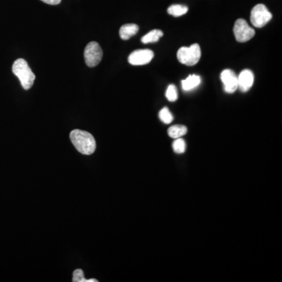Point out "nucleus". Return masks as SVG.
<instances>
[{
  "label": "nucleus",
  "instance_id": "1a4fd4ad",
  "mask_svg": "<svg viewBox=\"0 0 282 282\" xmlns=\"http://www.w3.org/2000/svg\"><path fill=\"white\" fill-rule=\"evenodd\" d=\"M237 82H238V88L241 92H247L253 85V73L250 70H243L240 73L239 76H237Z\"/></svg>",
  "mask_w": 282,
  "mask_h": 282
},
{
  "label": "nucleus",
  "instance_id": "9d476101",
  "mask_svg": "<svg viewBox=\"0 0 282 282\" xmlns=\"http://www.w3.org/2000/svg\"><path fill=\"white\" fill-rule=\"evenodd\" d=\"M139 31V27L135 24H127L121 27L119 35L123 40H128L131 37L135 35Z\"/></svg>",
  "mask_w": 282,
  "mask_h": 282
},
{
  "label": "nucleus",
  "instance_id": "6e6552de",
  "mask_svg": "<svg viewBox=\"0 0 282 282\" xmlns=\"http://www.w3.org/2000/svg\"><path fill=\"white\" fill-rule=\"evenodd\" d=\"M220 78L224 86V91L227 94H234L238 89L237 76L232 70H223L221 72Z\"/></svg>",
  "mask_w": 282,
  "mask_h": 282
},
{
  "label": "nucleus",
  "instance_id": "f03ea898",
  "mask_svg": "<svg viewBox=\"0 0 282 282\" xmlns=\"http://www.w3.org/2000/svg\"><path fill=\"white\" fill-rule=\"evenodd\" d=\"M12 71L20 80L23 88L26 90L31 88L35 82V76L25 60L19 58L15 61L13 64Z\"/></svg>",
  "mask_w": 282,
  "mask_h": 282
},
{
  "label": "nucleus",
  "instance_id": "2eb2a0df",
  "mask_svg": "<svg viewBox=\"0 0 282 282\" xmlns=\"http://www.w3.org/2000/svg\"><path fill=\"white\" fill-rule=\"evenodd\" d=\"M172 149L176 154H183L186 152V142L182 138H176L172 143Z\"/></svg>",
  "mask_w": 282,
  "mask_h": 282
},
{
  "label": "nucleus",
  "instance_id": "39448f33",
  "mask_svg": "<svg viewBox=\"0 0 282 282\" xmlns=\"http://www.w3.org/2000/svg\"><path fill=\"white\" fill-rule=\"evenodd\" d=\"M84 58L86 65L90 68H94L98 65L103 58L102 49L96 42H91L86 46Z\"/></svg>",
  "mask_w": 282,
  "mask_h": 282
},
{
  "label": "nucleus",
  "instance_id": "20e7f679",
  "mask_svg": "<svg viewBox=\"0 0 282 282\" xmlns=\"http://www.w3.org/2000/svg\"><path fill=\"white\" fill-rule=\"evenodd\" d=\"M272 15L264 4H258L251 10L250 20L254 27L262 28L271 20Z\"/></svg>",
  "mask_w": 282,
  "mask_h": 282
},
{
  "label": "nucleus",
  "instance_id": "f257e3e1",
  "mask_svg": "<svg viewBox=\"0 0 282 282\" xmlns=\"http://www.w3.org/2000/svg\"><path fill=\"white\" fill-rule=\"evenodd\" d=\"M70 139L79 153L90 156L96 151V141L91 133L80 129H74L70 133Z\"/></svg>",
  "mask_w": 282,
  "mask_h": 282
},
{
  "label": "nucleus",
  "instance_id": "423d86ee",
  "mask_svg": "<svg viewBox=\"0 0 282 282\" xmlns=\"http://www.w3.org/2000/svg\"><path fill=\"white\" fill-rule=\"evenodd\" d=\"M234 34L237 42L246 43L255 36L256 31L244 19H237L234 26Z\"/></svg>",
  "mask_w": 282,
  "mask_h": 282
},
{
  "label": "nucleus",
  "instance_id": "4468645a",
  "mask_svg": "<svg viewBox=\"0 0 282 282\" xmlns=\"http://www.w3.org/2000/svg\"><path fill=\"white\" fill-rule=\"evenodd\" d=\"M168 14L173 16H180L187 14L188 7L183 5H172L168 8Z\"/></svg>",
  "mask_w": 282,
  "mask_h": 282
},
{
  "label": "nucleus",
  "instance_id": "a211bd4d",
  "mask_svg": "<svg viewBox=\"0 0 282 282\" xmlns=\"http://www.w3.org/2000/svg\"><path fill=\"white\" fill-rule=\"evenodd\" d=\"M166 96L168 100H170L171 102L176 101L178 99L177 90H176V86L172 85V84L168 86L166 93Z\"/></svg>",
  "mask_w": 282,
  "mask_h": 282
},
{
  "label": "nucleus",
  "instance_id": "f3484780",
  "mask_svg": "<svg viewBox=\"0 0 282 282\" xmlns=\"http://www.w3.org/2000/svg\"><path fill=\"white\" fill-rule=\"evenodd\" d=\"M72 282H98L96 279H86L84 277L83 270L81 269H77L75 270L73 273V278H72Z\"/></svg>",
  "mask_w": 282,
  "mask_h": 282
},
{
  "label": "nucleus",
  "instance_id": "dca6fc26",
  "mask_svg": "<svg viewBox=\"0 0 282 282\" xmlns=\"http://www.w3.org/2000/svg\"><path fill=\"white\" fill-rule=\"evenodd\" d=\"M158 116H159L160 120L162 121V123H165V124H170L173 121V115H172V113L170 112V110L168 108H163L162 110H160Z\"/></svg>",
  "mask_w": 282,
  "mask_h": 282
},
{
  "label": "nucleus",
  "instance_id": "0eeeda50",
  "mask_svg": "<svg viewBox=\"0 0 282 282\" xmlns=\"http://www.w3.org/2000/svg\"><path fill=\"white\" fill-rule=\"evenodd\" d=\"M154 56V52L151 49H138L131 53L128 62L132 65H144L152 62Z\"/></svg>",
  "mask_w": 282,
  "mask_h": 282
},
{
  "label": "nucleus",
  "instance_id": "9b49d317",
  "mask_svg": "<svg viewBox=\"0 0 282 282\" xmlns=\"http://www.w3.org/2000/svg\"><path fill=\"white\" fill-rule=\"evenodd\" d=\"M181 83H182V88L184 91H190L200 85V76L190 75L186 79L182 80Z\"/></svg>",
  "mask_w": 282,
  "mask_h": 282
},
{
  "label": "nucleus",
  "instance_id": "ddd939ff",
  "mask_svg": "<svg viewBox=\"0 0 282 282\" xmlns=\"http://www.w3.org/2000/svg\"><path fill=\"white\" fill-rule=\"evenodd\" d=\"M162 36H163V32H162V31L158 30V29H155V30H152V31L147 33V35H144V36L141 39V42L144 43V44L156 43V42L158 41Z\"/></svg>",
  "mask_w": 282,
  "mask_h": 282
},
{
  "label": "nucleus",
  "instance_id": "f8f14e48",
  "mask_svg": "<svg viewBox=\"0 0 282 282\" xmlns=\"http://www.w3.org/2000/svg\"><path fill=\"white\" fill-rule=\"evenodd\" d=\"M188 133V128L185 125H175L170 127L168 129V134L171 138L176 139L183 137Z\"/></svg>",
  "mask_w": 282,
  "mask_h": 282
},
{
  "label": "nucleus",
  "instance_id": "6ab92c4d",
  "mask_svg": "<svg viewBox=\"0 0 282 282\" xmlns=\"http://www.w3.org/2000/svg\"><path fill=\"white\" fill-rule=\"evenodd\" d=\"M41 1L49 5H58L62 2V0H41Z\"/></svg>",
  "mask_w": 282,
  "mask_h": 282
},
{
  "label": "nucleus",
  "instance_id": "7ed1b4c3",
  "mask_svg": "<svg viewBox=\"0 0 282 282\" xmlns=\"http://www.w3.org/2000/svg\"><path fill=\"white\" fill-rule=\"evenodd\" d=\"M201 48L199 44H193L189 47H181L177 52V59L185 65H195L201 58Z\"/></svg>",
  "mask_w": 282,
  "mask_h": 282
}]
</instances>
